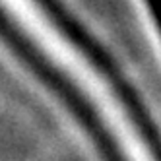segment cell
Returning <instances> with one entry per match:
<instances>
[{"mask_svg":"<svg viewBox=\"0 0 161 161\" xmlns=\"http://www.w3.org/2000/svg\"><path fill=\"white\" fill-rule=\"evenodd\" d=\"M147 10H149V14H152L153 21H155V27L159 31V35H161V0H144Z\"/></svg>","mask_w":161,"mask_h":161,"instance_id":"cell-1","label":"cell"}]
</instances>
